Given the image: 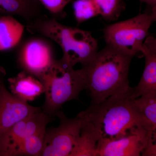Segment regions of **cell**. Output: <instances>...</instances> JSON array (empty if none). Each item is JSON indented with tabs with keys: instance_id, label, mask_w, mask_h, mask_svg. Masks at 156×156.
Wrapping results in <instances>:
<instances>
[{
	"instance_id": "cell-2",
	"label": "cell",
	"mask_w": 156,
	"mask_h": 156,
	"mask_svg": "<svg viewBox=\"0 0 156 156\" xmlns=\"http://www.w3.org/2000/svg\"><path fill=\"white\" fill-rule=\"evenodd\" d=\"M132 56L107 45L80 69L92 104H99L130 87Z\"/></svg>"
},
{
	"instance_id": "cell-12",
	"label": "cell",
	"mask_w": 156,
	"mask_h": 156,
	"mask_svg": "<svg viewBox=\"0 0 156 156\" xmlns=\"http://www.w3.org/2000/svg\"><path fill=\"white\" fill-rule=\"evenodd\" d=\"M10 91L20 99L28 102L44 93V87L40 80L22 71L8 79Z\"/></svg>"
},
{
	"instance_id": "cell-9",
	"label": "cell",
	"mask_w": 156,
	"mask_h": 156,
	"mask_svg": "<svg viewBox=\"0 0 156 156\" xmlns=\"http://www.w3.org/2000/svg\"><path fill=\"white\" fill-rule=\"evenodd\" d=\"M53 117L41 108L16 123L0 136V156H11L15 148L27 137L46 129Z\"/></svg>"
},
{
	"instance_id": "cell-11",
	"label": "cell",
	"mask_w": 156,
	"mask_h": 156,
	"mask_svg": "<svg viewBox=\"0 0 156 156\" xmlns=\"http://www.w3.org/2000/svg\"><path fill=\"white\" fill-rule=\"evenodd\" d=\"M140 52L145 58V66L138 85L133 88L132 97L139 98L151 92H156V39L148 36Z\"/></svg>"
},
{
	"instance_id": "cell-18",
	"label": "cell",
	"mask_w": 156,
	"mask_h": 156,
	"mask_svg": "<svg viewBox=\"0 0 156 156\" xmlns=\"http://www.w3.org/2000/svg\"><path fill=\"white\" fill-rule=\"evenodd\" d=\"M98 14L107 21L116 20L126 9L124 0H92Z\"/></svg>"
},
{
	"instance_id": "cell-5",
	"label": "cell",
	"mask_w": 156,
	"mask_h": 156,
	"mask_svg": "<svg viewBox=\"0 0 156 156\" xmlns=\"http://www.w3.org/2000/svg\"><path fill=\"white\" fill-rule=\"evenodd\" d=\"M156 19V13L148 7L145 13L107 26L103 30L106 45L134 57L140 52L149 30Z\"/></svg>"
},
{
	"instance_id": "cell-4",
	"label": "cell",
	"mask_w": 156,
	"mask_h": 156,
	"mask_svg": "<svg viewBox=\"0 0 156 156\" xmlns=\"http://www.w3.org/2000/svg\"><path fill=\"white\" fill-rule=\"evenodd\" d=\"M73 67L62 57L55 59L39 79L44 87L45 99L41 109L45 113L55 116L64 103L79 99L80 93L87 89L80 69Z\"/></svg>"
},
{
	"instance_id": "cell-21",
	"label": "cell",
	"mask_w": 156,
	"mask_h": 156,
	"mask_svg": "<svg viewBox=\"0 0 156 156\" xmlns=\"http://www.w3.org/2000/svg\"><path fill=\"white\" fill-rule=\"evenodd\" d=\"M141 3H145L152 11L156 13V0H139Z\"/></svg>"
},
{
	"instance_id": "cell-14",
	"label": "cell",
	"mask_w": 156,
	"mask_h": 156,
	"mask_svg": "<svg viewBox=\"0 0 156 156\" xmlns=\"http://www.w3.org/2000/svg\"><path fill=\"white\" fill-rule=\"evenodd\" d=\"M24 26L12 16L0 17V51H7L19 44Z\"/></svg>"
},
{
	"instance_id": "cell-20",
	"label": "cell",
	"mask_w": 156,
	"mask_h": 156,
	"mask_svg": "<svg viewBox=\"0 0 156 156\" xmlns=\"http://www.w3.org/2000/svg\"><path fill=\"white\" fill-rule=\"evenodd\" d=\"M42 6L56 18L64 16V9L71 0H38Z\"/></svg>"
},
{
	"instance_id": "cell-19",
	"label": "cell",
	"mask_w": 156,
	"mask_h": 156,
	"mask_svg": "<svg viewBox=\"0 0 156 156\" xmlns=\"http://www.w3.org/2000/svg\"><path fill=\"white\" fill-rule=\"evenodd\" d=\"M74 14L79 24L99 15L92 0H76L73 3Z\"/></svg>"
},
{
	"instance_id": "cell-16",
	"label": "cell",
	"mask_w": 156,
	"mask_h": 156,
	"mask_svg": "<svg viewBox=\"0 0 156 156\" xmlns=\"http://www.w3.org/2000/svg\"><path fill=\"white\" fill-rule=\"evenodd\" d=\"M133 99L135 108L152 131H156V92Z\"/></svg>"
},
{
	"instance_id": "cell-17",
	"label": "cell",
	"mask_w": 156,
	"mask_h": 156,
	"mask_svg": "<svg viewBox=\"0 0 156 156\" xmlns=\"http://www.w3.org/2000/svg\"><path fill=\"white\" fill-rule=\"evenodd\" d=\"M46 129L37 131L23 140L15 148L11 156H41Z\"/></svg>"
},
{
	"instance_id": "cell-8",
	"label": "cell",
	"mask_w": 156,
	"mask_h": 156,
	"mask_svg": "<svg viewBox=\"0 0 156 156\" xmlns=\"http://www.w3.org/2000/svg\"><path fill=\"white\" fill-rule=\"evenodd\" d=\"M154 139H156V131L136 128L118 139L98 141L96 156H141L148 144Z\"/></svg>"
},
{
	"instance_id": "cell-13",
	"label": "cell",
	"mask_w": 156,
	"mask_h": 156,
	"mask_svg": "<svg viewBox=\"0 0 156 156\" xmlns=\"http://www.w3.org/2000/svg\"><path fill=\"white\" fill-rule=\"evenodd\" d=\"M42 8L38 0H0V14L19 16L26 23L42 15Z\"/></svg>"
},
{
	"instance_id": "cell-6",
	"label": "cell",
	"mask_w": 156,
	"mask_h": 156,
	"mask_svg": "<svg viewBox=\"0 0 156 156\" xmlns=\"http://www.w3.org/2000/svg\"><path fill=\"white\" fill-rule=\"evenodd\" d=\"M55 116L59 126L46 129L41 156H70L80 134L81 122L77 117L70 119L59 110Z\"/></svg>"
},
{
	"instance_id": "cell-7",
	"label": "cell",
	"mask_w": 156,
	"mask_h": 156,
	"mask_svg": "<svg viewBox=\"0 0 156 156\" xmlns=\"http://www.w3.org/2000/svg\"><path fill=\"white\" fill-rule=\"evenodd\" d=\"M17 46L16 62L18 67L38 80L56 59L52 45L43 38H30Z\"/></svg>"
},
{
	"instance_id": "cell-3",
	"label": "cell",
	"mask_w": 156,
	"mask_h": 156,
	"mask_svg": "<svg viewBox=\"0 0 156 156\" xmlns=\"http://www.w3.org/2000/svg\"><path fill=\"white\" fill-rule=\"evenodd\" d=\"M25 27L30 32L56 43L62 50V58L73 66L86 64L97 53V41L91 32L62 24L54 17L42 14L27 23Z\"/></svg>"
},
{
	"instance_id": "cell-15",
	"label": "cell",
	"mask_w": 156,
	"mask_h": 156,
	"mask_svg": "<svg viewBox=\"0 0 156 156\" xmlns=\"http://www.w3.org/2000/svg\"><path fill=\"white\" fill-rule=\"evenodd\" d=\"M80 120V137L70 156H96L99 134L91 123Z\"/></svg>"
},
{
	"instance_id": "cell-1",
	"label": "cell",
	"mask_w": 156,
	"mask_h": 156,
	"mask_svg": "<svg viewBox=\"0 0 156 156\" xmlns=\"http://www.w3.org/2000/svg\"><path fill=\"white\" fill-rule=\"evenodd\" d=\"M133 88L108 98L99 104H92L77 116L94 126L99 141L113 140L126 136L134 129L144 128L152 131L133 104Z\"/></svg>"
},
{
	"instance_id": "cell-10",
	"label": "cell",
	"mask_w": 156,
	"mask_h": 156,
	"mask_svg": "<svg viewBox=\"0 0 156 156\" xmlns=\"http://www.w3.org/2000/svg\"><path fill=\"white\" fill-rule=\"evenodd\" d=\"M6 75L5 68L0 65V136L16 123L41 109L9 92L5 85Z\"/></svg>"
}]
</instances>
